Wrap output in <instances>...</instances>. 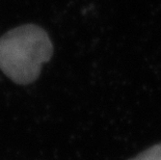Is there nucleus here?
<instances>
[{
    "mask_svg": "<svg viewBox=\"0 0 161 160\" xmlns=\"http://www.w3.org/2000/svg\"><path fill=\"white\" fill-rule=\"evenodd\" d=\"M53 54V45L41 27H16L0 39V70L18 84L33 82Z\"/></svg>",
    "mask_w": 161,
    "mask_h": 160,
    "instance_id": "obj_1",
    "label": "nucleus"
},
{
    "mask_svg": "<svg viewBox=\"0 0 161 160\" xmlns=\"http://www.w3.org/2000/svg\"><path fill=\"white\" fill-rule=\"evenodd\" d=\"M130 160H161V144L153 146Z\"/></svg>",
    "mask_w": 161,
    "mask_h": 160,
    "instance_id": "obj_2",
    "label": "nucleus"
}]
</instances>
